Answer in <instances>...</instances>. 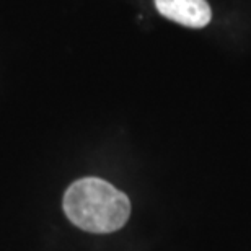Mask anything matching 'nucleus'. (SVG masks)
I'll use <instances>...</instances> for the list:
<instances>
[{
	"mask_svg": "<svg viewBox=\"0 0 251 251\" xmlns=\"http://www.w3.org/2000/svg\"><path fill=\"white\" fill-rule=\"evenodd\" d=\"M155 7L165 18L188 28H202L212 18L205 0H155Z\"/></svg>",
	"mask_w": 251,
	"mask_h": 251,
	"instance_id": "obj_2",
	"label": "nucleus"
},
{
	"mask_svg": "<svg viewBox=\"0 0 251 251\" xmlns=\"http://www.w3.org/2000/svg\"><path fill=\"white\" fill-rule=\"evenodd\" d=\"M62 207L75 227L90 233L116 232L130 215L127 196L100 178H83L70 184Z\"/></svg>",
	"mask_w": 251,
	"mask_h": 251,
	"instance_id": "obj_1",
	"label": "nucleus"
}]
</instances>
